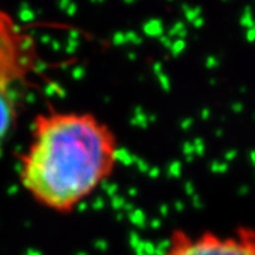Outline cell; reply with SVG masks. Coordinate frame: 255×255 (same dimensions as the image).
Segmentation results:
<instances>
[{
  "label": "cell",
  "instance_id": "obj_2",
  "mask_svg": "<svg viewBox=\"0 0 255 255\" xmlns=\"http://www.w3.org/2000/svg\"><path fill=\"white\" fill-rule=\"evenodd\" d=\"M34 63V40L0 10V142L9 135L17 118L13 85L30 71Z\"/></svg>",
  "mask_w": 255,
  "mask_h": 255
},
{
  "label": "cell",
  "instance_id": "obj_1",
  "mask_svg": "<svg viewBox=\"0 0 255 255\" xmlns=\"http://www.w3.org/2000/svg\"><path fill=\"white\" fill-rule=\"evenodd\" d=\"M20 182L46 209L68 214L114 173L118 139L90 112L50 110L33 119Z\"/></svg>",
  "mask_w": 255,
  "mask_h": 255
},
{
  "label": "cell",
  "instance_id": "obj_3",
  "mask_svg": "<svg viewBox=\"0 0 255 255\" xmlns=\"http://www.w3.org/2000/svg\"><path fill=\"white\" fill-rule=\"evenodd\" d=\"M162 255H255V227L240 224L228 231L197 233L176 228Z\"/></svg>",
  "mask_w": 255,
  "mask_h": 255
}]
</instances>
